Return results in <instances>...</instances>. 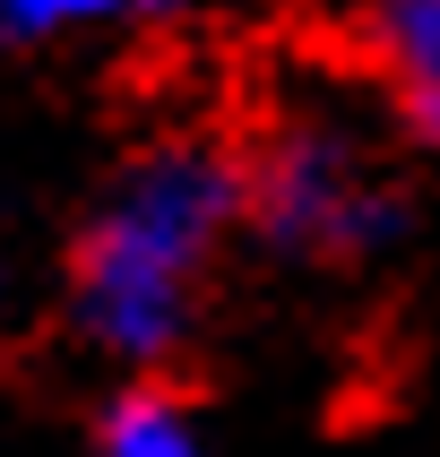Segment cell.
Here are the masks:
<instances>
[{
	"instance_id": "obj_1",
	"label": "cell",
	"mask_w": 440,
	"mask_h": 457,
	"mask_svg": "<svg viewBox=\"0 0 440 457\" xmlns=\"http://www.w3.org/2000/svg\"><path fill=\"white\" fill-rule=\"evenodd\" d=\"M242 242V155L233 138H155L95 190L61 259V311L87 354L129 380H164L199 337L225 251Z\"/></svg>"
},
{
	"instance_id": "obj_2",
	"label": "cell",
	"mask_w": 440,
	"mask_h": 457,
	"mask_svg": "<svg viewBox=\"0 0 440 457\" xmlns=\"http://www.w3.org/2000/svg\"><path fill=\"white\" fill-rule=\"evenodd\" d=\"M233 155H242V233L294 268H362L406 233V181L388 147L336 104H294Z\"/></svg>"
},
{
	"instance_id": "obj_3",
	"label": "cell",
	"mask_w": 440,
	"mask_h": 457,
	"mask_svg": "<svg viewBox=\"0 0 440 457\" xmlns=\"http://www.w3.org/2000/svg\"><path fill=\"white\" fill-rule=\"evenodd\" d=\"M354 61L380 87L388 121L414 147H440V0H354Z\"/></svg>"
},
{
	"instance_id": "obj_4",
	"label": "cell",
	"mask_w": 440,
	"mask_h": 457,
	"mask_svg": "<svg viewBox=\"0 0 440 457\" xmlns=\"http://www.w3.org/2000/svg\"><path fill=\"white\" fill-rule=\"evenodd\" d=\"M87 457H216V440L173 380H121L95 414Z\"/></svg>"
},
{
	"instance_id": "obj_5",
	"label": "cell",
	"mask_w": 440,
	"mask_h": 457,
	"mask_svg": "<svg viewBox=\"0 0 440 457\" xmlns=\"http://www.w3.org/2000/svg\"><path fill=\"white\" fill-rule=\"evenodd\" d=\"M190 9L199 0H0V44H87V35L164 26Z\"/></svg>"
}]
</instances>
